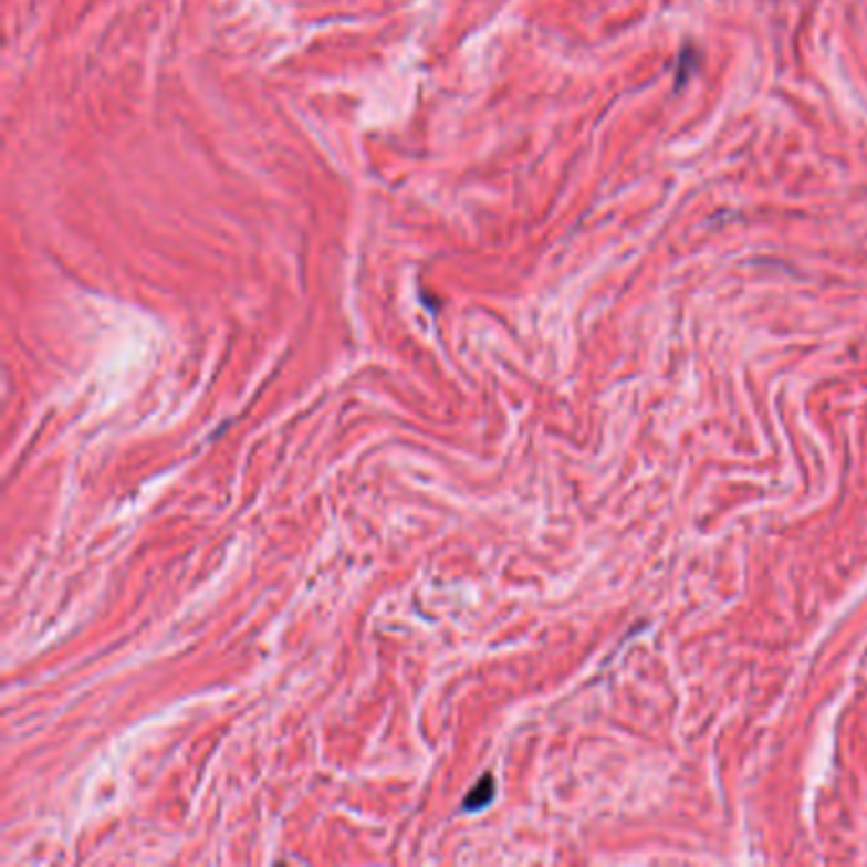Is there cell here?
Instances as JSON below:
<instances>
[{
	"label": "cell",
	"mask_w": 867,
	"mask_h": 867,
	"mask_svg": "<svg viewBox=\"0 0 867 867\" xmlns=\"http://www.w3.org/2000/svg\"><path fill=\"white\" fill-rule=\"evenodd\" d=\"M491 798H494V776L487 773L479 784H476L473 792L463 798V809L466 812H479L483 806L491 804Z\"/></svg>",
	"instance_id": "1"
}]
</instances>
